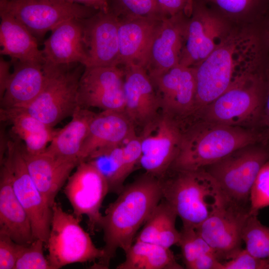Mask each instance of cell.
<instances>
[{
  "mask_svg": "<svg viewBox=\"0 0 269 269\" xmlns=\"http://www.w3.org/2000/svg\"><path fill=\"white\" fill-rule=\"evenodd\" d=\"M268 269H269V266H268Z\"/></svg>",
  "mask_w": 269,
  "mask_h": 269,
  "instance_id": "7dc6e473",
  "label": "cell"
},
{
  "mask_svg": "<svg viewBox=\"0 0 269 269\" xmlns=\"http://www.w3.org/2000/svg\"><path fill=\"white\" fill-rule=\"evenodd\" d=\"M10 61L13 70L0 98V109H2L27 106L40 93L46 78L44 63Z\"/></svg>",
  "mask_w": 269,
  "mask_h": 269,
  "instance_id": "d4e9b609",
  "label": "cell"
},
{
  "mask_svg": "<svg viewBox=\"0 0 269 269\" xmlns=\"http://www.w3.org/2000/svg\"><path fill=\"white\" fill-rule=\"evenodd\" d=\"M260 29L262 39L269 52V16L261 23Z\"/></svg>",
  "mask_w": 269,
  "mask_h": 269,
  "instance_id": "f6af8a7d",
  "label": "cell"
},
{
  "mask_svg": "<svg viewBox=\"0 0 269 269\" xmlns=\"http://www.w3.org/2000/svg\"><path fill=\"white\" fill-rule=\"evenodd\" d=\"M0 54L11 60L34 61L44 64L38 41L18 20L10 13L0 10Z\"/></svg>",
  "mask_w": 269,
  "mask_h": 269,
  "instance_id": "484cf974",
  "label": "cell"
},
{
  "mask_svg": "<svg viewBox=\"0 0 269 269\" xmlns=\"http://www.w3.org/2000/svg\"><path fill=\"white\" fill-rule=\"evenodd\" d=\"M19 248V244L0 234V269H14Z\"/></svg>",
  "mask_w": 269,
  "mask_h": 269,
  "instance_id": "ab89813d",
  "label": "cell"
},
{
  "mask_svg": "<svg viewBox=\"0 0 269 269\" xmlns=\"http://www.w3.org/2000/svg\"><path fill=\"white\" fill-rule=\"evenodd\" d=\"M224 21L219 13L201 0H194L179 64L194 67L213 52L231 32Z\"/></svg>",
  "mask_w": 269,
  "mask_h": 269,
  "instance_id": "7c38bea8",
  "label": "cell"
},
{
  "mask_svg": "<svg viewBox=\"0 0 269 269\" xmlns=\"http://www.w3.org/2000/svg\"><path fill=\"white\" fill-rule=\"evenodd\" d=\"M161 180L162 199L175 211L182 227L196 229L229 199L204 169L173 170Z\"/></svg>",
  "mask_w": 269,
  "mask_h": 269,
  "instance_id": "277c9868",
  "label": "cell"
},
{
  "mask_svg": "<svg viewBox=\"0 0 269 269\" xmlns=\"http://www.w3.org/2000/svg\"><path fill=\"white\" fill-rule=\"evenodd\" d=\"M250 207L227 201L196 230L223 262L242 249V234Z\"/></svg>",
  "mask_w": 269,
  "mask_h": 269,
  "instance_id": "5bb4252c",
  "label": "cell"
},
{
  "mask_svg": "<svg viewBox=\"0 0 269 269\" xmlns=\"http://www.w3.org/2000/svg\"><path fill=\"white\" fill-rule=\"evenodd\" d=\"M52 216L46 247L47 256L52 269L67 265L101 260L103 249L97 248L80 226L73 214L65 212L56 202L52 207Z\"/></svg>",
  "mask_w": 269,
  "mask_h": 269,
  "instance_id": "ba28073f",
  "label": "cell"
},
{
  "mask_svg": "<svg viewBox=\"0 0 269 269\" xmlns=\"http://www.w3.org/2000/svg\"><path fill=\"white\" fill-rule=\"evenodd\" d=\"M226 16H247L262 22L269 15V0H201Z\"/></svg>",
  "mask_w": 269,
  "mask_h": 269,
  "instance_id": "1f68e13d",
  "label": "cell"
},
{
  "mask_svg": "<svg viewBox=\"0 0 269 269\" xmlns=\"http://www.w3.org/2000/svg\"><path fill=\"white\" fill-rule=\"evenodd\" d=\"M0 234L21 245L29 244L34 240L30 221L14 191L10 170L5 159L0 164Z\"/></svg>",
  "mask_w": 269,
  "mask_h": 269,
  "instance_id": "cb8c5ba5",
  "label": "cell"
},
{
  "mask_svg": "<svg viewBox=\"0 0 269 269\" xmlns=\"http://www.w3.org/2000/svg\"><path fill=\"white\" fill-rule=\"evenodd\" d=\"M186 269L198 258L207 254L215 253L195 228L182 227L178 244Z\"/></svg>",
  "mask_w": 269,
  "mask_h": 269,
  "instance_id": "836d02e7",
  "label": "cell"
},
{
  "mask_svg": "<svg viewBox=\"0 0 269 269\" xmlns=\"http://www.w3.org/2000/svg\"><path fill=\"white\" fill-rule=\"evenodd\" d=\"M257 216L249 215L243 229L242 241L250 254L267 259L269 258V227L263 225Z\"/></svg>",
  "mask_w": 269,
  "mask_h": 269,
  "instance_id": "d6a6232c",
  "label": "cell"
},
{
  "mask_svg": "<svg viewBox=\"0 0 269 269\" xmlns=\"http://www.w3.org/2000/svg\"><path fill=\"white\" fill-rule=\"evenodd\" d=\"M150 77L160 101L161 113L177 120L194 114L197 88L194 67L179 64Z\"/></svg>",
  "mask_w": 269,
  "mask_h": 269,
  "instance_id": "2e32d148",
  "label": "cell"
},
{
  "mask_svg": "<svg viewBox=\"0 0 269 269\" xmlns=\"http://www.w3.org/2000/svg\"><path fill=\"white\" fill-rule=\"evenodd\" d=\"M95 113L78 107L68 124L58 131L44 152L69 159L80 160L83 142Z\"/></svg>",
  "mask_w": 269,
  "mask_h": 269,
  "instance_id": "83f0119b",
  "label": "cell"
},
{
  "mask_svg": "<svg viewBox=\"0 0 269 269\" xmlns=\"http://www.w3.org/2000/svg\"><path fill=\"white\" fill-rule=\"evenodd\" d=\"M8 141L5 160L10 170L14 191L30 221L33 236L46 244L50 230L52 207L38 189L28 171L21 150V141Z\"/></svg>",
  "mask_w": 269,
  "mask_h": 269,
  "instance_id": "9c48e42d",
  "label": "cell"
},
{
  "mask_svg": "<svg viewBox=\"0 0 269 269\" xmlns=\"http://www.w3.org/2000/svg\"><path fill=\"white\" fill-rule=\"evenodd\" d=\"M188 269H223V265L216 254L209 253L194 261Z\"/></svg>",
  "mask_w": 269,
  "mask_h": 269,
  "instance_id": "b9f144b4",
  "label": "cell"
},
{
  "mask_svg": "<svg viewBox=\"0 0 269 269\" xmlns=\"http://www.w3.org/2000/svg\"><path fill=\"white\" fill-rule=\"evenodd\" d=\"M161 20L119 17L120 65L146 69L152 40Z\"/></svg>",
  "mask_w": 269,
  "mask_h": 269,
  "instance_id": "7402d4cb",
  "label": "cell"
},
{
  "mask_svg": "<svg viewBox=\"0 0 269 269\" xmlns=\"http://www.w3.org/2000/svg\"><path fill=\"white\" fill-rule=\"evenodd\" d=\"M177 217L172 206L162 199L136 236L135 241L154 244L167 248L177 245L180 238V232L175 225Z\"/></svg>",
  "mask_w": 269,
  "mask_h": 269,
  "instance_id": "f1b7e54d",
  "label": "cell"
},
{
  "mask_svg": "<svg viewBox=\"0 0 269 269\" xmlns=\"http://www.w3.org/2000/svg\"><path fill=\"white\" fill-rule=\"evenodd\" d=\"M21 150L30 176L46 200L52 207L57 194L67 181L72 171L80 162L44 152L36 154L28 153L24 150L22 141Z\"/></svg>",
  "mask_w": 269,
  "mask_h": 269,
  "instance_id": "44dd1931",
  "label": "cell"
},
{
  "mask_svg": "<svg viewBox=\"0 0 269 269\" xmlns=\"http://www.w3.org/2000/svg\"><path fill=\"white\" fill-rule=\"evenodd\" d=\"M12 65L11 61H6L3 58H0V98H1L6 89L7 83L11 73L10 72V67Z\"/></svg>",
  "mask_w": 269,
  "mask_h": 269,
  "instance_id": "ee69618b",
  "label": "cell"
},
{
  "mask_svg": "<svg viewBox=\"0 0 269 269\" xmlns=\"http://www.w3.org/2000/svg\"><path fill=\"white\" fill-rule=\"evenodd\" d=\"M183 133L177 120L162 113L142 129L139 164L146 174L159 179L166 175L177 156Z\"/></svg>",
  "mask_w": 269,
  "mask_h": 269,
  "instance_id": "8fae6325",
  "label": "cell"
},
{
  "mask_svg": "<svg viewBox=\"0 0 269 269\" xmlns=\"http://www.w3.org/2000/svg\"><path fill=\"white\" fill-rule=\"evenodd\" d=\"M0 164L4 160L7 149L8 140L5 134L4 130L0 129Z\"/></svg>",
  "mask_w": 269,
  "mask_h": 269,
  "instance_id": "bcb514c9",
  "label": "cell"
},
{
  "mask_svg": "<svg viewBox=\"0 0 269 269\" xmlns=\"http://www.w3.org/2000/svg\"><path fill=\"white\" fill-rule=\"evenodd\" d=\"M86 51L85 67L120 65L119 17L111 10L82 19Z\"/></svg>",
  "mask_w": 269,
  "mask_h": 269,
  "instance_id": "e0dca14e",
  "label": "cell"
},
{
  "mask_svg": "<svg viewBox=\"0 0 269 269\" xmlns=\"http://www.w3.org/2000/svg\"><path fill=\"white\" fill-rule=\"evenodd\" d=\"M64 193L69 201L73 215L81 221L88 218V229L92 234L100 229L103 215L100 210L109 193L108 183L100 171L88 161L80 162L69 177Z\"/></svg>",
  "mask_w": 269,
  "mask_h": 269,
  "instance_id": "4fadbf2b",
  "label": "cell"
},
{
  "mask_svg": "<svg viewBox=\"0 0 269 269\" xmlns=\"http://www.w3.org/2000/svg\"><path fill=\"white\" fill-rule=\"evenodd\" d=\"M259 142H264L261 132L204 121L183 133L170 169L203 168L235 150Z\"/></svg>",
  "mask_w": 269,
  "mask_h": 269,
  "instance_id": "3957f363",
  "label": "cell"
},
{
  "mask_svg": "<svg viewBox=\"0 0 269 269\" xmlns=\"http://www.w3.org/2000/svg\"><path fill=\"white\" fill-rule=\"evenodd\" d=\"M42 51L45 63L53 65L81 63L84 66L86 51L82 19H70L54 27L44 42Z\"/></svg>",
  "mask_w": 269,
  "mask_h": 269,
  "instance_id": "603a6c76",
  "label": "cell"
},
{
  "mask_svg": "<svg viewBox=\"0 0 269 269\" xmlns=\"http://www.w3.org/2000/svg\"><path fill=\"white\" fill-rule=\"evenodd\" d=\"M45 243L35 239L28 245L19 244L14 269H52L43 253Z\"/></svg>",
  "mask_w": 269,
  "mask_h": 269,
  "instance_id": "d590c367",
  "label": "cell"
},
{
  "mask_svg": "<svg viewBox=\"0 0 269 269\" xmlns=\"http://www.w3.org/2000/svg\"><path fill=\"white\" fill-rule=\"evenodd\" d=\"M257 143L235 150L203 168L215 179L229 200L245 207H250L253 184L261 168L269 160L268 144Z\"/></svg>",
  "mask_w": 269,
  "mask_h": 269,
  "instance_id": "8992f818",
  "label": "cell"
},
{
  "mask_svg": "<svg viewBox=\"0 0 269 269\" xmlns=\"http://www.w3.org/2000/svg\"><path fill=\"white\" fill-rule=\"evenodd\" d=\"M117 269H183L170 248L135 241Z\"/></svg>",
  "mask_w": 269,
  "mask_h": 269,
  "instance_id": "f546056e",
  "label": "cell"
},
{
  "mask_svg": "<svg viewBox=\"0 0 269 269\" xmlns=\"http://www.w3.org/2000/svg\"><path fill=\"white\" fill-rule=\"evenodd\" d=\"M125 112L134 125L143 129L160 115V101L145 68L125 66Z\"/></svg>",
  "mask_w": 269,
  "mask_h": 269,
  "instance_id": "ac0fdd59",
  "label": "cell"
},
{
  "mask_svg": "<svg viewBox=\"0 0 269 269\" xmlns=\"http://www.w3.org/2000/svg\"><path fill=\"white\" fill-rule=\"evenodd\" d=\"M135 125L124 111L105 110L95 114L80 154L81 161L96 151L121 145L135 136Z\"/></svg>",
  "mask_w": 269,
  "mask_h": 269,
  "instance_id": "ffe728a7",
  "label": "cell"
},
{
  "mask_svg": "<svg viewBox=\"0 0 269 269\" xmlns=\"http://www.w3.org/2000/svg\"><path fill=\"white\" fill-rule=\"evenodd\" d=\"M109 8L120 18L132 17L163 19L159 13L157 0H112Z\"/></svg>",
  "mask_w": 269,
  "mask_h": 269,
  "instance_id": "e575fe53",
  "label": "cell"
},
{
  "mask_svg": "<svg viewBox=\"0 0 269 269\" xmlns=\"http://www.w3.org/2000/svg\"><path fill=\"white\" fill-rule=\"evenodd\" d=\"M60 1L79 4L92 8L96 10H109L110 0H58Z\"/></svg>",
  "mask_w": 269,
  "mask_h": 269,
  "instance_id": "7bdbcfd3",
  "label": "cell"
},
{
  "mask_svg": "<svg viewBox=\"0 0 269 269\" xmlns=\"http://www.w3.org/2000/svg\"><path fill=\"white\" fill-rule=\"evenodd\" d=\"M265 81V94L263 111L260 125L264 128L262 132L264 143L269 142V56L266 60L263 69Z\"/></svg>",
  "mask_w": 269,
  "mask_h": 269,
  "instance_id": "60d3db41",
  "label": "cell"
},
{
  "mask_svg": "<svg viewBox=\"0 0 269 269\" xmlns=\"http://www.w3.org/2000/svg\"><path fill=\"white\" fill-rule=\"evenodd\" d=\"M269 260L257 258L245 248L231 259L222 262L223 269H268Z\"/></svg>",
  "mask_w": 269,
  "mask_h": 269,
  "instance_id": "74e56055",
  "label": "cell"
},
{
  "mask_svg": "<svg viewBox=\"0 0 269 269\" xmlns=\"http://www.w3.org/2000/svg\"><path fill=\"white\" fill-rule=\"evenodd\" d=\"M0 10L15 17L38 41L64 21L87 18L98 11L58 0H0Z\"/></svg>",
  "mask_w": 269,
  "mask_h": 269,
  "instance_id": "30bf717a",
  "label": "cell"
},
{
  "mask_svg": "<svg viewBox=\"0 0 269 269\" xmlns=\"http://www.w3.org/2000/svg\"><path fill=\"white\" fill-rule=\"evenodd\" d=\"M117 198L105 210L100 229L104 251L99 265L108 268L118 249L126 253L139 228L162 199L161 180L148 174L124 186Z\"/></svg>",
  "mask_w": 269,
  "mask_h": 269,
  "instance_id": "7a4b0ae2",
  "label": "cell"
},
{
  "mask_svg": "<svg viewBox=\"0 0 269 269\" xmlns=\"http://www.w3.org/2000/svg\"><path fill=\"white\" fill-rule=\"evenodd\" d=\"M194 0H157L159 12L162 19L178 14L190 17Z\"/></svg>",
  "mask_w": 269,
  "mask_h": 269,
  "instance_id": "f35d334b",
  "label": "cell"
},
{
  "mask_svg": "<svg viewBox=\"0 0 269 269\" xmlns=\"http://www.w3.org/2000/svg\"><path fill=\"white\" fill-rule=\"evenodd\" d=\"M265 94L263 67L229 89L199 114L204 121L241 127L260 124Z\"/></svg>",
  "mask_w": 269,
  "mask_h": 269,
  "instance_id": "52a82bcc",
  "label": "cell"
},
{
  "mask_svg": "<svg viewBox=\"0 0 269 269\" xmlns=\"http://www.w3.org/2000/svg\"><path fill=\"white\" fill-rule=\"evenodd\" d=\"M125 74L119 66L85 67L79 82V106L125 111Z\"/></svg>",
  "mask_w": 269,
  "mask_h": 269,
  "instance_id": "9a60e30c",
  "label": "cell"
},
{
  "mask_svg": "<svg viewBox=\"0 0 269 269\" xmlns=\"http://www.w3.org/2000/svg\"><path fill=\"white\" fill-rule=\"evenodd\" d=\"M123 144L100 149L86 160L94 165L104 177L109 192L117 195L123 189L124 182L130 174Z\"/></svg>",
  "mask_w": 269,
  "mask_h": 269,
  "instance_id": "4dcf8cb0",
  "label": "cell"
},
{
  "mask_svg": "<svg viewBox=\"0 0 269 269\" xmlns=\"http://www.w3.org/2000/svg\"><path fill=\"white\" fill-rule=\"evenodd\" d=\"M268 54L259 25L247 31L230 32L213 52L194 67L197 84L194 114L259 72Z\"/></svg>",
  "mask_w": 269,
  "mask_h": 269,
  "instance_id": "6da1fadb",
  "label": "cell"
},
{
  "mask_svg": "<svg viewBox=\"0 0 269 269\" xmlns=\"http://www.w3.org/2000/svg\"><path fill=\"white\" fill-rule=\"evenodd\" d=\"M269 206V160L261 168L252 186L250 197V214L258 215Z\"/></svg>",
  "mask_w": 269,
  "mask_h": 269,
  "instance_id": "8d00e7d4",
  "label": "cell"
},
{
  "mask_svg": "<svg viewBox=\"0 0 269 269\" xmlns=\"http://www.w3.org/2000/svg\"><path fill=\"white\" fill-rule=\"evenodd\" d=\"M46 78L38 96L20 108L47 125L54 127L72 117L79 107L80 79L85 69L81 63L53 65L44 64Z\"/></svg>",
  "mask_w": 269,
  "mask_h": 269,
  "instance_id": "5b68a950",
  "label": "cell"
},
{
  "mask_svg": "<svg viewBox=\"0 0 269 269\" xmlns=\"http://www.w3.org/2000/svg\"><path fill=\"white\" fill-rule=\"evenodd\" d=\"M186 17L178 14L161 20L152 40L146 67L150 76L179 64L188 20Z\"/></svg>",
  "mask_w": 269,
  "mask_h": 269,
  "instance_id": "d6986e66",
  "label": "cell"
},
{
  "mask_svg": "<svg viewBox=\"0 0 269 269\" xmlns=\"http://www.w3.org/2000/svg\"><path fill=\"white\" fill-rule=\"evenodd\" d=\"M0 116L1 121L11 125L13 136L30 154L44 152L58 131L20 108L0 109Z\"/></svg>",
  "mask_w": 269,
  "mask_h": 269,
  "instance_id": "4316f807",
  "label": "cell"
}]
</instances>
